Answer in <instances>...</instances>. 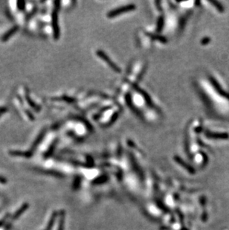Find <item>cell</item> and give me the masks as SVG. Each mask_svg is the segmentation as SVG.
I'll return each instance as SVG.
<instances>
[{"label": "cell", "instance_id": "1", "mask_svg": "<svg viewBox=\"0 0 229 230\" xmlns=\"http://www.w3.org/2000/svg\"><path fill=\"white\" fill-rule=\"evenodd\" d=\"M59 5H56L54 10L52 12L51 16V23L52 29H53L54 37V39H58L59 36V30L58 26V16H57V8Z\"/></svg>", "mask_w": 229, "mask_h": 230}, {"label": "cell", "instance_id": "2", "mask_svg": "<svg viewBox=\"0 0 229 230\" xmlns=\"http://www.w3.org/2000/svg\"><path fill=\"white\" fill-rule=\"evenodd\" d=\"M96 54H98V56L99 57H101V59H103V60H104V61L106 62V63H107V64L109 65V66H110V68H111L112 70H114L115 72H117V73H120V72H121V70H120V68L118 67V66H117V65L115 64L114 63H113L112 61L111 60V59L109 58V57H108V56L106 54L105 52H103V51H100V50H98V51H96Z\"/></svg>", "mask_w": 229, "mask_h": 230}, {"label": "cell", "instance_id": "3", "mask_svg": "<svg viewBox=\"0 0 229 230\" xmlns=\"http://www.w3.org/2000/svg\"><path fill=\"white\" fill-rule=\"evenodd\" d=\"M135 5H125L124 7H121V8H118L117 9H114L113 11H110L109 13H108L107 14V17H109V18H112V17H116V16H118L120 14H123V13H126L127 11H132L135 8Z\"/></svg>", "mask_w": 229, "mask_h": 230}, {"label": "cell", "instance_id": "4", "mask_svg": "<svg viewBox=\"0 0 229 230\" xmlns=\"http://www.w3.org/2000/svg\"><path fill=\"white\" fill-rule=\"evenodd\" d=\"M10 154L14 157H31L32 156L33 152L31 151H10Z\"/></svg>", "mask_w": 229, "mask_h": 230}, {"label": "cell", "instance_id": "5", "mask_svg": "<svg viewBox=\"0 0 229 230\" xmlns=\"http://www.w3.org/2000/svg\"><path fill=\"white\" fill-rule=\"evenodd\" d=\"M18 29H19V27H18L17 26H13V27H12L10 30L7 31V32L3 35L2 37H1V40H2L3 42H5L7 40L10 39V38L13 36V35H14V34L17 32Z\"/></svg>", "mask_w": 229, "mask_h": 230}, {"label": "cell", "instance_id": "6", "mask_svg": "<svg viewBox=\"0 0 229 230\" xmlns=\"http://www.w3.org/2000/svg\"><path fill=\"white\" fill-rule=\"evenodd\" d=\"M45 134H46V131L45 130H43V132H41V133H40V135H39L38 136H37V138L36 139V140L34 141V144H33L32 145V148H31V151H33L34 150H35V148H37V146L39 145V144L41 142V141L43 140V139L44 138L45 136Z\"/></svg>", "mask_w": 229, "mask_h": 230}, {"label": "cell", "instance_id": "7", "mask_svg": "<svg viewBox=\"0 0 229 230\" xmlns=\"http://www.w3.org/2000/svg\"><path fill=\"white\" fill-rule=\"evenodd\" d=\"M28 205L27 204V203L24 204L23 206H22V207H21V209H19V210H18L17 212H16V214H15V215H13V219H16V218H19V216H20L21 214H22L24 212H25V210H26L27 208H28Z\"/></svg>", "mask_w": 229, "mask_h": 230}, {"label": "cell", "instance_id": "8", "mask_svg": "<svg viewBox=\"0 0 229 230\" xmlns=\"http://www.w3.org/2000/svg\"><path fill=\"white\" fill-rule=\"evenodd\" d=\"M26 100H27V101H28V103L29 104L30 106H31L32 108H34V109H35L36 111L40 110V107H39L38 105L36 104L34 102H33V101L31 100V99L30 98L29 96H28V94H26Z\"/></svg>", "mask_w": 229, "mask_h": 230}, {"label": "cell", "instance_id": "9", "mask_svg": "<svg viewBox=\"0 0 229 230\" xmlns=\"http://www.w3.org/2000/svg\"><path fill=\"white\" fill-rule=\"evenodd\" d=\"M163 25H164V19H163V17H159V20H158V26H157L158 32H160L161 29L162 27H163Z\"/></svg>", "mask_w": 229, "mask_h": 230}, {"label": "cell", "instance_id": "10", "mask_svg": "<svg viewBox=\"0 0 229 230\" xmlns=\"http://www.w3.org/2000/svg\"><path fill=\"white\" fill-rule=\"evenodd\" d=\"M17 7L18 9H19L20 11H24L25 8V2H24V1L17 2Z\"/></svg>", "mask_w": 229, "mask_h": 230}, {"label": "cell", "instance_id": "11", "mask_svg": "<svg viewBox=\"0 0 229 230\" xmlns=\"http://www.w3.org/2000/svg\"><path fill=\"white\" fill-rule=\"evenodd\" d=\"M7 111V108H6V107L0 108V116H1V115H2L4 113H5Z\"/></svg>", "mask_w": 229, "mask_h": 230}, {"label": "cell", "instance_id": "12", "mask_svg": "<svg viewBox=\"0 0 229 230\" xmlns=\"http://www.w3.org/2000/svg\"><path fill=\"white\" fill-rule=\"evenodd\" d=\"M0 182H1V183H6V182H7V179H6L5 178L0 176Z\"/></svg>", "mask_w": 229, "mask_h": 230}]
</instances>
